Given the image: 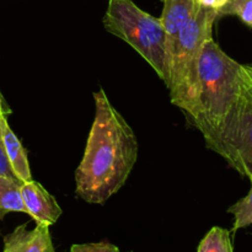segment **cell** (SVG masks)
<instances>
[{"label": "cell", "instance_id": "1", "mask_svg": "<svg viewBox=\"0 0 252 252\" xmlns=\"http://www.w3.org/2000/svg\"><path fill=\"white\" fill-rule=\"evenodd\" d=\"M94 101L95 116L75 171V193L90 204H103L129 177L138 159V140L102 89L94 93Z\"/></svg>", "mask_w": 252, "mask_h": 252}, {"label": "cell", "instance_id": "2", "mask_svg": "<svg viewBox=\"0 0 252 252\" xmlns=\"http://www.w3.org/2000/svg\"><path fill=\"white\" fill-rule=\"evenodd\" d=\"M218 17V10L202 5L176 36L166 38L164 83L170 91L171 102L181 108L189 121L197 118L199 112V56L204 42L213 37V26Z\"/></svg>", "mask_w": 252, "mask_h": 252}, {"label": "cell", "instance_id": "3", "mask_svg": "<svg viewBox=\"0 0 252 252\" xmlns=\"http://www.w3.org/2000/svg\"><path fill=\"white\" fill-rule=\"evenodd\" d=\"M243 64L229 57L214 38L203 43L198 63L199 112L192 125L204 134L225 118L244 84Z\"/></svg>", "mask_w": 252, "mask_h": 252}, {"label": "cell", "instance_id": "4", "mask_svg": "<svg viewBox=\"0 0 252 252\" xmlns=\"http://www.w3.org/2000/svg\"><path fill=\"white\" fill-rule=\"evenodd\" d=\"M103 26L137 51L158 76L165 80L166 36L159 17L148 14L132 0H108Z\"/></svg>", "mask_w": 252, "mask_h": 252}, {"label": "cell", "instance_id": "5", "mask_svg": "<svg viewBox=\"0 0 252 252\" xmlns=\"http://www.w3.org/2000/svg\"><path fill=\"white\" fill-rule=\"evenodd\" d=\"M202 135L208 149L224 158L239 174L252 177V94L245 75L240 96L225 118Z\"/></svg>", "mask_w": 252, "mask_h": 252}, {"label": "cell", "instance_id": "6", "mask_svg": "<svg viewBox=\"0 0 252 252\" xmlns=\"http://www.w3.org/2000/svg\"><path fill=\"white\" fill-rule=\"evenodd\" d=\"M22 202L29 214L38 225L51 226L58 221L62 208L57 199L39 182L30 180L20 186Z\"/></svg>", "mask_w": 252, "mask_h": 252}, {"label": "cell", "instance_id": "7", "mask_svg": "<svg viewBox=\"0 0 252 252\" xmlns=\"http://www.w3.org/2000/svg\"><path fill=\"white\" fill-rule=\"evenodd\" d=\"M2 252H56L49 226L36 224L31 230L26 224L16 226L4 236Z\"/></svg>", "mask_w": 252, "mask_h": 252}, {"label": "cell", "instance_id": "8", "mask_svg": "<svg viewBox=\"0 0 252 252\" xmlns=\"http://www.w3.org/2000/svg\"><path fill=\"white\" fill-rule=\"evenodd\" d=\"M0 135H1L2 147L9 160L10 167L16 179L21 182L32 180L27 153L17 135L10 128L6 115H0Z\"/></svg>", "mask_w": 252, "mask_h": 252}, {"label": "cell", "instance_id": "9", "mask_svg": "<svg viewBox=\"0 0 252 252\" xmlns=\"http://www.w3.org/2000/svg\"><path fill=\"white\" fill-rule=\"evenodd\" d=\"M199 0H164L161 16L159 17L166 38L176 36L182 27L199 11Z\"/></svg>", "mask_w": 252, "mask_h": 252}, {"label": "cell", "instance_id": "10", "mask_svg": "<svg viewBox=\"0 0 252 252\" xmlns=\"http://www.w3.org/2000/svg\"><path fill=\"white\" fill-rule=\"evenodd\" d=\"M20 186L21 181L16 177L0 175V220L12 212L26 214Z\"/></svg>", "mask_w": 252, "mask_h": 252}, {"label": "cell", "instance_id": "11", "mask_svg": "<svg viewBox=\"0 0 252 252\" xmlns=\"http://www.w3.org/2000/svg\"><path fill=\"white\" fill-rule=\"evenodd\" d=\"M197 252H234L230 231L213 226L201 240Z\"/></svg>", "mask_w": 252, "mask_h": 252}, {"label": "cell", "instance_id": "12", "mask_svg": "<svg viewBox=\"0 0 252 252\" xmlns=\"http://www.w3.org/2000/svg\"><path fill=\"white\" fill-rule=\"evenodd\" d=\"M249 180L251 182V189L249 193L228 209V213L233 214L234 217V233L238 231L239 229L248 228V226L252 225V177Z\"/></svg>", "mask_w": 252, "mask_h": 252}, {"label": "cell", "instance_id": "13", "mask_svg": "<svg viewBox=\"0 0 252 252\" xmlns=\"http://www.w3.org/2000/svg\"><path fill=\"white\" fill-rule=\"evenodd\" d=\"M234 15L248 26L252 27V0H229L224 7L219 10V16Z\"/></svg>", "mask_w": 252, "mask_h": 252}, {"label": "cell", "instance_id": "14", "mask_svg": "<svg viewBox=\"0 0 252 252\" xmlns=\"http://www.w3.org/2000/svg\"><path fill=\"white\" fill-rule=\"evenodd\" d=\"M69 252H121L120 249L108 241L89 244H75L70 248Z\"/></svg>", "mask_w": 252, "mask_h": 252}, {"label": "cell", "instance_id": "15", "mask_svg": "<svg viewBox=\"0 0 252 252\" xmlns=\"http://www.w3.org/2000/svg\"><path fill=\"white\" fill-rule=\"evenodd\" d=\"M0 175H5V176L16 177L12 172L11 167H10L9 160H7L6 154H5L4 147H2L1 135H0Z\"/></svg>", "mask_w": 252, "mask_h": 252}, {"label": "cell", "instance_id": "16", "mask_svg": "<svg viewBox=\"0 0 252 252\" xmlns=\"http://www.w3.org/2000/svg\"><path fill=\"white\" fill-rule=\"evenodd\" d=\"M229 0H199L203 6L209 7V9H214V10H220L221 7H224L226 5Z\"/></svg>", "mask_w": 252, "mask_h": 252}, {"label": "cell", "instance_id": "17", "mask_svg": "<svg viewBox=\"0 0 252 252\" xmlns=\"http://www.w3.org/2000/svg\"><path fill=\"white\" fill-rule=\"evenodd\" d=\"M10 113H11V110H10L9 105L6 103V101H5V98H4V96H2L1 91H0V115L9 116Z\"/></svg>", "mask_w": 252, "mask_h": 252}, {"label": "cell", "instance_id": "18", "mask_svg": "<svg viewBox=\"0 0 252 252\" xmlns=\"http://www.w3.org/2000/svg\"><path fill=\"white\" fill-rule=\"evenodd\" d=\"M244 70H245L246 75L249 76V79L252 81V64H249V65H243Z\"/></svg>", "mask_w": 252, "mask_h": 252}, {"label": "cell", "instance_id": "19", "mask_svg": "<svg viewBox=\"0 0 252 252\" xmlns=\"http://www.w3.org/2000/svg\"><path fill=\"white\" fill-rule=\"evenodd\" d=\"M244 68V66H243ZM245 71V70H244ZM245 79H246V85H248V88H249V90H250V93L252 94V81L250 80V79H249V76L246 75V73H245Z\"/></svg>", "mask_w": 252, "mask_h": 252}]
</instances>
